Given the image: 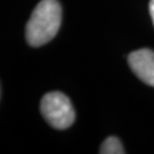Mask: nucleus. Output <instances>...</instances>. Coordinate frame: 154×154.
<instances>
[{
	"mask_svg": "<svg viewBox=\"0 0 154 154\" xmlns=\"http://www.w3.org/2000/svg\"><path fill=\"white\" fill-rule=\"evenodd\" d=\"M131 71L144 83L154 87V51L151 49H138L128 57Z\"/></svg>",
	"mask_w": 154,
	"mask_h": 154,
	"instance_id": "nucleus-3",
	"label": "nucleus"
},
{
	"mask_svg": "<svg viewBox=\"0 0 154 154\" xmlns=\"http://www.w3.org/2000/svg\"><path fill=\"white\" fill-rule=\"evenodd\" d=\"M149 14H151V17H152V21H153L154 25V0L149 1Z\"/></svg>",
	"mask_w": 154,
	"mask_h": 154,
	"instance_id": "nucleus-5",
	"label": "nucleus"
},
{
	"mask_svg": "<svg viewBox=\"0 0 154 154\" xmlns=\"http://www.w3.org/2000/svg\"><path fill=\"white\" fill-rule=\"evenodd\" d=\"M99 153L102 154H123L125 153V149L122 146L120 139L114 136H111L105 139L100 149H99Z\"/></svg>",
	"mask_w": 154,
	"mask_h": 154,
	"instance_id": "nucleus-4",
	"label": "nucleus"
},
{
	"mask_svg": "<svg viewBox=\"0 0 154 154\" xmlns=\"http://www.w3.org/2000/svg\"><path fill=\"white\" fill-rule=\"evenodd\" d=\"M40 111L45 120L55 129H66L72 126L75 112L69 97L60 91L46 94L40 103Z\"/></svg>",
	"mask_w": 154,
	"mask_h": 154,
	"instance_id": "nucleus-2",
	"label": "nucleus"
},
{
	"mask_svg": "<svg viewBox=\"0 0 154 154\" xmlns=\"http://www.w3.org/2000/svg\"><path fill=\"white\" fill-rule=\"evenodd\" d=\"M62 22V8L57 0H41L31 14L25 38L30 46L40 47L55 37Z\"/></svg>",
	"mask_w": 154,
	"mask_h": 154,
	"instance_id": "nucleus-1",
	"label": "nucleus"
}]
</instances>
